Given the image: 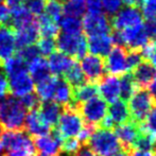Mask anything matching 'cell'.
<instances>
[{"mask_svg":"<svg viewBox=\"0 0 156 156\" xmlns=\"http://www.w3.org/2000/svg\"><path fill=\"white\" fill-rule=\"evenodd\" d=\"M27 111L20 100L13 94H6L0 103V124L8 131H25Z\"/></svg>","mask_w":156,"mask_h":156,"instance_id":"6da1fadb","label":"cell"},{"mask_svg":"<svg viewBox=\"0 0 156 156\" xmlns=\"http://www.w3.org/2000/svg\"><path fill=\"white\" fill-rule=\"evenodd\" d=\"M86 144L98 156H114L122 149L115 133L102 127L94 129Z\"/></svg>","mask_w":156,"mask_h":156,"instance_id":"7a4b0ae2","label":"cell"},{"mask_svg":"<svg viewBox=\"0 0 156 156\" xmlns=\"http://www.w3.org/2000/svg\"><path fill=\"white\" fill-rule=\"evenodd\" d=\"M84 124L85 122L78 109L71 106H65L63 107L55 129L62 139H66L76 137Z\"/></svg>","mask_w":156,"mask_h":156,"instance_id":"3957f363","label":"cell"},{"mask_svg":"<svg viewBox=\"0 0 156 156\" xmlns=\"http://www.w3.org/2000/svg\"><path fill=\"white\" fill-rule=\"evenodd\" d=\"M60 52L69 55L73 60H82L87 53V39L84 34L58 33L55 39Z\"/></svg>","mask_w":156,"mask_h":156,"instance_id":"277c9868","label":"cell"},{"mask_svg":"<svg viewBox=\"0 0 156 156\" xmlns=\"http://www.w3.org/2000/svg\"><path fill=\"white\" fill-rule=\"evenodd\" d=\"M127 101L129 117L134 120L133 122L137 124H141L144 121L148 114L154 106V100L144 88L137 89Z\"/></svg>","mask_w":156,"mask_h":156,"instance_id":"5b68a950","label":"cell"},{"mask_svg":"<svg viewBox=\"0 0 156 156\" xmlns=\"http://www.w3.org/2000/svg\"><path fill=\"white\" fill-rule=\"evenodd\" d=\"M108 105L101 97L97 96L78 106V111L82 116L86 124L94 125L100 124L101 121L106 117Z\"/></svg>","mask_w":156,"mask_h":156,"instance_id":"8992f818","label":"cell"},{"mask_svg":"<svg viewBox=\"0 0 156 156\" xmlns=\"http://www.w3.org/2000/svg\"><path fill=\"white\" fill-rule=\"evenodd\" d=\"M142 13L138 6L126 5L120 9L114 16H112L111 25L117 31H123L129 28L136 27L142 23Z\"/></svg>","mask_w":156,"mask_h":156,"instance_id":"52a82bcc","label":"cell"},{"mask_svg":"<svg viewBox=\"0 0 156 156\" xmlns=\"http://www.w3.org/2000/svg\"><path fill=\"white\" fill-rule=\"evenodd\" d=\"M1 141L4 149L13 151H29L37 152L34 148L32 138L26 131H5L1 135Z\"/></svg>","mask_w":156,"mask_h":156,"instance_id":"ba28073f","label":"cell"},{"mask_svg":"<svg viewBox=\"0 0 156 156\" xmlns=\"http://www.w3.org/2000/svg\"><path fill=\"white\" fill-rule=\"evenodd\" d=\"M33 144L36 151H38L39 154H45L50 156H58L61 150L62 144V137L58 133L55 126L52 127L50 134L38 137H33Z\"/></svg>","mask_w":156,"mask_h":156,"instance_id":"9c48e42d","label":"cell"},{"mask_svg":"<svg viewBox=\"0 0 156 156\" xmlns=\"http://www.w3.org/2000/svg\"><path fill=\"white\" fill-rule=\"evenodd\" d=\"M82 25L83 30L88 36L109 34L112 31L111 19L104 13H99V14L88 13L84 16Z\"/></svg>","mask_w":156,"mask_h":156,"instance_id":"30bf717a","label":"cell"},{"mask_svg":"<svg viewBox=\"0 0 156 156\" xmlns=\"http://www.w3.org/2000/svg\"><path fill=\"white\" fill-rule=\"evenodd\" d=\"M126 53L127 50L122 47H113L109 53L105 56L104 66L105 71L111 76H122L129 72L126 65Z\"/></svg>","mask_w":156,"mask_h":156,"instance_id":"8fae6325","label":"cell"},{"mask_svg":"<svg viewBox=\"0 0 156 156\" xmlns=\"http://www.w3.org/2000/svg\"><path fill=\"white\" fill-rule=\"evenodd\" d=\"M114 133L117 139L119 140L121 148L129 152L135 147L136 141L141 133V127H140V124L127 121L122 124L116 125Z\"/></svg>","mask_w":156,"mask_h":156,"instance_id":"7c38bea8","label":"cell"},{"mask_svg":"<svg viewBox=\"0 0 156 156\" xmlns=\"http://www.w3.org/2000/svg\"><path fill=\"white\" fill-rule=\"evenodd\" d=\"M80 67L86 80H88L90 83L99 82L105 74L104 60L93 54H86L81 60Z\"/></svg>","mask_w":156,"mask_h":156,"instance_id":"4fadbf2b","label":"cell"},{"mask_svg":"<svg viewBox=\"0 0 156 156\" xmlns=\"http://www.w3.org/2000/svg\"><path fill=\"white\" fill-rule=\"evenodd\" d=\"M120 32L123 37L124 47L129 50H141L144 46L150 43V39L147 36L142 23Z\"/></svg>","mask_w":156,"mask_h":156,"instance_id":"5bb4252c","label":"cell"},{"mask_svg":"<svg viewBox=\"0 0 156 156\" xmlns=\"http://www.w3.org/2000/svg\"><path fill=\"white\" fill-rule=\"evenodd\" d=\"M98 93L106 103H113L120 98L119 78L116 76H104L98 85Z\"/></svg>","mask_w":156,"mask_h":156,"instance_id":"9a60e30c","label":"cell"},{"mask_svg":"<svg viewBox=\"0 0 156 156\" xmlns=\"http://www.w3.org/2000/svg\"><path fill=\"white\" fill-rule=\"evenodd\" d=\"M51 129L52 127L46 123L43 118L41 117L38 109L30 111L26 115L25 131L29 134V136H31V138L47 135V134L50 133Z\"/></svg>","mask_w":156,"mask_h":156,"instance_id":"2e32d148","label":"cell"},{"mask_svg":"<svg viewBox=\"0 0 156 156\" xmlns=\"http://www.w3.org/2000/svg\"><path fill=\"white\" fill-rule=\"evenodd\" d=\"M8 82L9 91L15 97H23L34 89V82L28 71L8 78Z\"/></svg>","mask_w":156,"mask_h":156,"instance_id":"e0dca14e","label":"cell"},{"mask_svg":"<svg viewBox=\"0 0 156 156\" xmlns=\"http://www.w3.org/2000/svg\"><path fill=\"white\" fill-rule=\"evenodd\" d=\"M16 51L15 31L9 26L0 27V64L13 56Z\"/></svg>","mask_w":156,"mask_h":156,"instance_id":"ac0fdd59","label":"cell"},{"mask_svg":"<svg viewBox=\"0 0 156 156\" xmlns=\"http://www.w3.org/2000/svg\"><path fill=\"white\" fill-rule=\"evenodd\" d=\"M114 47L111 34L89 36L87 39V50L93 55L105 58Z\"/></svg>","mask_w":156,"mask_h":156,"instance_id":"d6986e66","label":"cell"},{"mask_svg":"<svg viewBox=\"0 0 156 156\" xmlns=\"http://www.w3.org/2000/svg\"><path fill=\"white\" fill-rule=\"evenodd\" d=\"M39 36H41V34H39L38 25H37V21L35 19L33 23L15 31L16 48L20 49V48L27 47V46L35 45L39 39Z\"/></svg>","mask_w":156,"mask_h":156,"instance_id":"ffe728a7","label":"cell"},{"mask_svg":"<svg viewBox=\"0 0 156 156\" xmlns=\"http://www.w3.org/2000/svg\"><path fill=\"white\" fill-rule=\"evenodd\" d=\"M74 63L76 62L73 58L60 51H54L48 58L50 72L56 76H64L73 66Z\"/></svg>","mask_w":156,"mask_h":156,"instance_id":"44dd1931","label":"cell"},{"mask_svg":"<svg viewBox=\"0 0 156 156\" xmlns=\"http://www.w3.org/2000/svg\"><path fill=\"white\" fill-rule=\"evenodd\" d=\"M133 79L139 88H146L149 86L156 76V69L149 61L144 60L133 70Z\"/></svg>","mask_w":156,"mask_h":156,"instance_id":"7402d4cb","label":"cell"},{"mask_svg":"<svg viewBox=\"0 0 156 156\" xmlns=\"http://www.w3.org/2000/svg\"><path fill=\"white\" fill-rule=\"evenodd\" d=\"M38 113L44 121L49 124L51 127H54L58 124V118L63 111V106L58 104L54 101H43L38 106Z\"/></svg>","mask_w":156,"mask_h":156,"instance_id":"603a6c76","label":"cell"},{"mask_svg":"<svg viewBox=\"0 0 156 156\" xmlns=\"http://www.w3.org/2000/svg\"><path fill=\"white\" fill-rule=\"evenodd\" d=\"M98 94V86L96 85V83L86 82L76 88H72V102L68 106L78 109L79 105L97 97Z\"/></svg>","mask_w":156,"mask_h":156,"instance_id":"cb8c5ba5","label":"cell"},{"mask_svg":"<svg viewBox=\"0 0 156 156\" xmlns=\"http://www.w3.org/2000/svg\"><path fill=\"white\" fill-rule=\"evenodd\" d=\"M107 116L112 120L114 125H119L127 122L131 118L127 103L121 99L111 103V106L107 109Z\"/></svg>","mask_w":156,"mask_h":156,"instance_id":"d4e9b609","label":"cell"},{"mask_svg":"<svg viewBox=\"0 0 156 156\" xmlns=\"http://www.w3.org/2000/svg\"><path fill=\"white\" fill-rule=\"evenodd\" d=\"M28 72L31 76L33 82L35 83L41 82L51 76L48 61L41 56L36 58L28 65Z\"/></svg>","mask_w":156,"mask_h":156,"instance_id":"484cf974","label":"cell"},{"mask_svg":"<svg viewBox=\"0 0 156 156\" xmlns=\"http://www.w3.org/2000/svg\"><path fill=\"white\" fill-rule=\"evenodd\" d=\"M54 102L65 107L71 104L72 102V87L64 78L58 76L55 89H54L53 99Z\"/></svg>","mask_w":156,"mask_h":156,"instance_id":"4316f807","label":"cell"},{"mask_svg":"<svg viewBox=\"0 0 156 156\" xmlns=\"http://www.w3.org/2000/svg\"><path fill=\"white\" fill-rule=\"evenodd\" d=\"M35 20L34 16L25 8V6H19L14 10H11V17L9 27L12 28L14 31L29 25Z\"/></svg>","mask_w":156,"mask_h":156,"instance_id":"83f0119b","label":"cell"},{"mask_svg":"<svg viewBox=\"0 0 156 156\" xmlns=\"http://www.w3.org/2000/svg\"><path fill=\"white\" fill-rule=\"evenodd\" d=\"M2 69L5 73L6 78H11L16 74L28 71V64L16 54L15 56H11L2 64Z\"/></svg>","mask_w":156,"mask_h":156,"instance_id":"f1b7e54d","label":"cell"},{"mask_svg":"<svg viewBox=\"0 0 156 156\" xmlns=\"http://www.w3.org/2000/svg\"><path fill=\"white\" fill-rule=\"evenodd\" d=\"M37 25H38L39 34L43 37H52L55 38L60 33V27L58 23L50 19L46 14H41L36 19Z\"/></svg>","mask_w":156,"mask_h":156,"instance_id":"f546056e","label":"cell"},{"mask_svg":"<svg viewBox=\"0 0 156 156\" xmlns=\"http://www.w3.org/2000/svg\"><path fill=\"white\" fill-rule=\"evenodd\" d=\"M58 76H50L46 80L36 83V94L43 101H49L53 99Z\"/></svg>","mask_w":156,"mask_h":156,"instance_id":"4dcf8cb0","label":"cell"},{"mask_svg":"<svg viewBox=\"0 0 156 156\" xmlns=\"http://www.w3.org/2000/svg\"><path fill=\"white\" fill-rule=\"evenodd\" d=\"M119 83H120V98H121V100L126 102L132 97V94L137 90V85H136L135 81H134L132 73H129V72L120 76Z\"/></svg>","mask_w":156,"mask_h":156,"instance_id":"1f68e13d","label":"cell"},{"mask_svg":"<svg viewBox=\"0 0 156 156\" xmlns=\"http://www.w3.org/2000/svg\"><path fill=\"white\" fill-rule=\"evenodd\" d=\"M58 27L63 33L67 34H81L83 31L82 20L71 16H64L58 21Z\"/></svg>","mask_w":156,"mask_h":156,"instance_id":"d6a6232c","label":"cell"},{"mask_svg":"<svg viewBox=\"0 0 156 156\" xmlns=\"http://www.w3.org/2000/svg\"><path fill=\"white\" fill-rule=\"evenodd\" d=\"M63 11L66 16L81 18L86 13V2L85 0H67L63 5Z\"/></svg>","mask_w":156,"mask_h":156,"instance_id":"836d02e7","label":"cell"},{"mask_svg":"<svg viewBox=\"0 0 156 156\" xmlns=\"http://www.w3.org/2000/svg\"><path fill=\"white\" fill-rule=\"evenodd\" d=\"M64 76H65V80L69 83L72 88H76V87L81 86V85L85 84L87 82L80 65H78L76 63L73 64V66L64 74Z\"/></svg>","mask_w":156,"mask_h":156,"instance_id":"e575fe53","label":"cell"},{"mask_svg":"<svg viewBox=\"0 0 156 156\" xmlns=\"http://www.w3.org/2000/svg\"><path fill=\"white\" fill-rule=\"evenodd\" d=\"M44 14H46L50 19L58 23L61 18L64 16L63 4L58 0H47Z\"/></svg>","mask_w":156,"mask_h":156,"instance_id":"d590c367","label":"cell"},{"mask_svg":"<svg viewBox=\"0 0 156 156\" xmlns=\"http://www.w3.org/2000/svg\"><path fill=\"white\" fill-rule=\"evenodd\" d=\"M36 47L39 51V54L44 56H49L54 51H56L55 38L52 37H41L37 41Z\"/></svg>","mask_w":156,"mask_h":156,"instance_id":"8d00e7d4","label":"cell"},{"mask_svg":"<svg viewBox=\"0 0 156 156\" xmlns=\"http://www.w3.org/2000/svg\"><path fill=\"white\" fill-rule=\"evenodd\" d=\"M140 127H142V132H146V133L150 134L151 136L156 138V106H153V108L148 114L144 121L140 124Z\"/></svg>","mask_w":156,"mask_h":156,"instance_id":"74e56055","label":"cell"},{"mask_svg":"<svg viewBox=\"0 0 156 156\" xmlns=\"http://www.w3.org/2000/svg\"><path fill=\"white\" fill-rule=\"evenodd\" d=\"M155 140L156 138L151 136L150 134L142 132L140 133L139 137H138L137 141L135 144V149H139V150H147V151H152L155 148Z\"/></svg>","mask_w":156,"mask_h":156,"instance_id":"f35d334b","label":"cell"},{"mask_svg":"<svg viewBox=\"0 0 156 156\" xmlns=\"http://www.w3.org/2000/svg\"><path fill=\"white\" fill-rule=\"evenodd\" d=\"M17 55L20 56V58L29 65L32 61H34L36 58H38L39 51H38V49H37L36 45H31V46L20 48V49L17 51Z\"/></svg>","mask_w":156,"mask_h":156,"instance_id":"ab89813d","label":"cell"},{"mask_svg":"<svg viewBox=\"0 0 156 156\" xmlns=\"http://www.w3.org/2000/svg\"><path fill=\"white\" fill-rule=\"evenodd\" d=\"M47 0H25L23 6L29 11L33 16H41L45 11Z\"/></svg>","mask_w":156,"mask_h":156,"instance_id":"60d3db41","label":"cell"},{"mask_svg":"<svg viewBox=\"0 0 156 156\" xmlns=\"http://www.w3.org/2000/svg\"><path fill=\"white\" fill-rule=\"evenodd\" d=\"M20 102L23 104V106L26 108V111H33V109H37L41 104V99L38 98L36 94H33V93H30V94H27L25 96L20 97Z\"/></svg>","mask_w":156,"mask_h":156,"instance_id":"b9f144b4","label":"cell"},{"mask_svg":"<svg viewBox=\"0 0 156 156\" xmlns=\"http://www.w3.org/2000/svg\"><path fill=\"white\" fill-rule=\"evenodd\" d=\"M142 61H144V58H142V54L140 50H127L126 65H127L129 72L133 71Z\"/></svg>","mask_w":156,"mask_h":156,"instance_id":"7bdbcfd3","label":"cell"},{"mask_svg":"<svg viewBox=\"0 0 156 156\" xmlns=\"http://www.w3.org/2000/svg\"><path fill=\"white\" fill-rule=\"evenodd\" d=\"M81 147V144L76 137L73 138H66L63 139L62 144H61L60 152L65 153V154L73 155L78 151V149Z\"/></svg>","mask_w":156,"mask_h":156,"instance_id":"ee69618b","label":"cell"},{"mask_svg":"<svg viewBox=\"0 0 156 156\" xmlns=\"http://www.w3.org/2000/svg\"><path fill=\"white\" fill-rule=\"evenodd\" d=\"M142 16L148 19H156V0H142L141 4Z\"/></svg>","mask_w":156,"mask_h":156,"instance_id":"f6af8a7d","label":"cell"},{"mask_svg":"<svg viewBox=\"0 0 156 156\" xmlns=\"http://www.w3.org/2000/svg\"><path fill=\"white\" fill-rule=\"evenodd\" d=\"M122 8V0H102L103 13L108 16H114Z\"/></svg>","mask_w":156,"mask_h":156,"instance_id":"bcb514c9","label":"cell"},{"mask_svg":"<svg viewBox=\"0 0 156 156\" xmlns=\"http://www.w3.org/2000/svg\"><path fill=\"white\" fill-rule=\"evenodd\" d=\"M141 54L144 60L149 61L156 69V43L150 41L147 46H144L141 50Z\"/></svg>","mask_w":156,"mask_h":156,"instance_id":"7dc6e473","label":"cell"},{"mask_svg":"<svg viewBox=\"0 0 156 156\" xmlns=\"http://www.w3.org/2000/svg\"><path fill=\"white\" fill-rule=\"evenodd\" d=\"M147 36L151 41H156V19H148L144 25Z\"/></svg>","mask_w":156,"mask_h":156,"instance_id":"c3c4849f","label":"cell"},{"mask_svg":"<svg viewBox=\"0 0 156 156\" xmlns=\"http://www.w3.org/2000/svg\"><path fill=\"white\" fill-rule=\"evenodd\" d=\"M86 2V10L90 14H99L103 13L102 0H85Z\"/></svg>","mask_w":156,"mask_h":156,"instance_id":"681fc988","label":"cell"},{"mask_svg":"<svg viewBox=\"0 0 156 156\" xmlns=\"http://www.w3.org/2000/svg\"><path fill=\"white\" fill-rule=\"evenodd\" d=\"M9 82L8 78H6L5 73H4L3 69H2V65L0 64V98L9 94Z\"/></svg>","mask_w":156,"mask_h":156,"instance_id":"f907efd6","label":"cell"},{"mask_svg":"<svg viewBox=\"0 0 156 156\" xmlns=\"http://www.w3.org/2000/svg\"><path fill=\"white\" fill-rule=\"evenodd\" d=\"M11 17V10L4 4H0V27L9 26Z\"/></svg>","mask_w":156,"mask_h":156,"instance_id":"816d5d0a","label":"cell"},{"mask_svg":"<svg viewBox=\"0 0 156 156\" xmlns=\"http://www.w3.org/2000/svg\"><path fill=\"white\" fill-rule=\"evenodd\" d=\"M73 156H98V155L87 144H81V147L74 153Z\"/></svg>","mask_w":156,"mask_h":156,"instance_id":"f5cc1de1","label":"cell"},{"mask_svg":"<svg viewBox=\"0 0 156 156\" xmlns=\"http://www.w3.org/2000/svg\"><path fill=\"white\" fill-rule=\"evenodd\" d=\"M129 152H131L129 156H155L153 151L139 150V149H133V150H131Z\"/></svg>","mask_w":156,"mask_h":156,"instance_id":"db71d44e","label":"cell"},{"mask_svg":"<svg viewBox=\"0 0 156 156\" xmlns=\"http://www.w3.org/2000/svg\"><path fill=\"white\" fill-rule=\"evenodd\" d=\"M6 4L10 10H14L16 8H19V6H23V3H25V0H5Z\"/></svg>","mask_w":156,"mask_h":156,"instance_id":"11a10c76","label":"cell"},{"mask_svg":"<svg viewBox=\"0 0 156 156\" xmlns=\"http://www.w3.org/2000/svg\"><path fill=\"white\" fill-rule=\"evenodd\" d=\"M148 93L150 94V96L153 98L154 102H156V76L155 78L152 80V82L149 84L148 86Z\"/></svg>","mask_w":156,"mask_h":156,"instance_id":"9f6ffc18","label":"cell"},{"mask_svg":"<svg viewBox=\"0 0 156 156\" xmlns=\"http://www.w3.org/2000/svg\"><path fill=\"white\" fill-rule=\"evenodd\" d=\"M142 0H122V3H125L129 6H140Z\"/></svg>","mask_w":156,"mask_h":156,"instance_id":"6f0895ef","label":"cell"},{"mask_svg":"<svg viewBox=\"0 0 156 156\" xmlns=\"http://www.w3.org/2000/svg\"><path fill=\"white\" fill-rule=\"evenodd\" d=\"M114 156H129V151L124 150V149H121V150L118 151Z\"/></svg>","mask_w":156,"mask_h":156,"instance_id":"680465c9","label":"cell"},{"mask_svg":"<svg viewBox=\"0 0 156 156\" xmlns=\"http://www.w3.org/2000/svg\"><path fill=\"white\" fill-rule=\"evenodd\" d=\"M58 2H61V3H63V2H66L67 0H58Z\"/></svg>","mask_w":156,"mask_h":156,"instance_id":"91938a15","label":"cell"},{"mask_svg":"<svg viewBox=\"0 0 156 156\" xmlns=\"http://www.w3.org/2000/svg\"><path fill=\"white\" fill-rule=\"evenodd\" d=\"M36 156H50V155H45V154H38V155H36Z\"/></svg>","mask_w":156,"mask_h":156,"instance_id":"94428289","label":"cell"},{"mask_svg":"<svg viewBox=\"0 0 156 156\" xmlns=\"http://www.w3.org/2000/svg\"><path fill=\"white\" fill-rule=\"evenodd\" d=\"M4 97H5V96H4ZM2 99H3V97H1V98H0V103L2 102Z\"/></svg>","mask_w":156,"mask_h":156,"instance_id":"6125c7cd","label":"cell"},{"mask_svg":"<svg viewBox=\"0 0 156 156\" xmlns=\"http://www.w3.org/2000/svg\"><path fill=\"white\" fill-rule=\"evenodd\" d=\"M2 1H3V0H0V4H1V2H2Z\"/></svg>","mask_w":156,"mask_h":156,"instance_id":"be15d7a7","label":"cell"},{"mask_svg":"<svg viewBox=\"0 0 156 156\" xmlns=\"http://www.w3.org/2000/svg\"><path fill=\"white\" fill-rule=\"evenodd\" d=\"M154 154H155V156H156V153H154Z\"/></svg>","mask_w":156,"mask_h":156,"instance_id":"e7e4bbea","label":"cell"}]
</instances>
